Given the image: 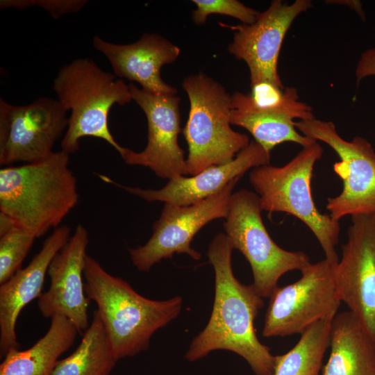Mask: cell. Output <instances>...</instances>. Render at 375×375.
I'll return each instance as SVG.
<instances>
[{
    "label": "cell",
    "instance_id": "obj_1",
    "mask_svg": "<svg viewBox=\"0 0 375 375\" xmlns=\"http://www.w3.org/2000/svg\"><path fill=\"white\" fill-rule=\"evenodd\" d=\"M233 248L226 234L209 244L207 256L215 271V298L210 319L192 340L185 357L195 361L212 351H233L243 358L256 375L274 374V356L256 336L254 321L264 302L252 284L234 276Z\"/></svg>",
    "mask_w": 375,
    "mask_h": 375
},
{
    "label": "cell",
    "instance_id": "obj_2",
    "mask_svg": "<svg viewBox=\"0 0 375 375\" xmlns=\"http://www.w3.org/2000/svg\"><path fill=\"white\" fill-rule=\"evenodd\" d=\"M62 150L46 159L0 169V211L35 238L59 226L76 206V176Z\"/></svg>",
    "mask_w": 375,
    "mask_h": 375
},
{
    "label": "cell",
    "instance_id": "obj_3",
    "mask_svg": "<svg viewBox=\"0 0 375 375\" xmlns=\"http://www.w3.org/2000/svg\"><path fill=\"white\" fill-rule=\"evenodd\" d=\"M85 292L93 301L117 360L148 349L151 336L180 314L183 299L146 298L123 278L108 273L95 259L86 256Z\"/></svg>",
    "mask_w": 375,
    "mask_h": 375
},
{
    "label": "cell",
    "instance_id": "obj_4",
    "mask_svg": "<svg viewBox=\"0 0 375 375\" xmlns=\"http://www.w3.org/2000/svg\"><path fill=\"white\" fill-rule=\"evenodd\" d=\"M115 77L88 58L75 59L59 70L53 89L58 101L71 111L61 150L74 153L79 149L81 139L93 137L122 152L124 147L110 131L108 116L113 105L128 103L132 97L129 85Z\"/></svg>",
    "mask_w": 375,
    "mask_h": 375
},
{
    "label": "cell",
    "instance_id": "obj_5",
    "mask_svg": "<svg viewBox=\"0 0 375 375\" xmlns=\"http://www.w3.org/2000/svg\"><path fill=\"white\" fill-rule=\"evenodd\" d=\"M322 155V147L315 141L282 167L266 165L251 169L249 181L262 210L285 212L301 220L318 240L326 259L336 265L339 260L335 251L340 232L339 221L321 213L312 195L313 168Z\"/></svg>",
    "mask_w": 375,
    "mask_h": 375
},
{
    "label": "cell",
    "instance_id": "obj_6",
    "mask_svg": "<svg viewBox=\"0 0 375 375\" xmlns=\"http://www.w3.org/2000/svg\"><path fill=\"white\" fill-rule=\"evenodd\" d=\"M182 86L190 100L183 135L188 146L189 174L230 162L250 143L231 126V95L204 73L185 77Z\"/></svg>",
    "mask_w": 375,
    "mask_h": 375
},
{
    "label": "cell",
    "instance_id": "obj_7",
    "mask_svg": "<svg viewBox=\"0 0 375 375\" xmlns=\"http://www.w3.org/2000/svg\"><path fill=\"white\" fill-rule=\"evenodd\" d=\"M256 193L240 189L230 197L224 228L233 249L245 257L251 267L257 293L269 298L285 274L300 272L310 262L303 251H290L280 247L267 231Z\"/></svg>",
    "mask_w": 375,
    "mask_h": 375
},
{
    "label": "cell",
    "instance_id": "obj_8",
    "mask_svg": "<svg viewBox=\"0 0 375 375\" xmlns=\"http://www.w3.org/2000/svg\"><path fill=\"white\" fill-rule=\"evenodd\" d=\"M334 265L326 258L310 262L296 282L277 287L269 297L262 335L285 337L302 334L323 319H333L341 303Z\"/></svg>",
    "mask_w": 375,
    "mask_h": 375
},
{
    "label": "cell",
    "instance_id": "obj_9",
    "mask_svg": "<svg viewBox=\"0 0 375 375\" xmlns=\"http://www.w3.org/2000/svg\"><path fill=\"white\" fill-rule=\"evenodd\" d=\"M303 135L328 145L340 160L333 165L335 173L342 179L341 192L327 199L330 216L339 221L350 215L375 217V151L372 144L362 136L343 139L331 121L318 119L295 122Z\"/></svg>",
    "mask_w": 375,
    "mask_h": 375
},
{
    "label": "cell",
    "instance_id": "obj_10",
    "mask_svg": "<svg viewBox=\"0 0 375 375\" xmlns=\"http://www.w3.org/2000/svg\"><path fill=\"white\" fill-rule=\"evenodd\" d=\"M67 112L58 100L49 97L23 106L12 105L1 98V165L35 162L50 156L67 130Z\"/></svg>",
    "mask_w": 375,
    "mask_h": 375
},
{
    "label": "cell",
    "instance_id": "obj_11",
    "mask_svg": "<svg viewBox=\"0 0 375 375\" xmlns=\"http://www.w3.org/2000/svg\"><path fill=\"white\" fill-rule=\"evenodd\" d=\"M240 178L194 204L165 203L159 219L153 224L149 240L144 245L129 249L133 265L140 272H149L155 264L172 258L176 253H186L199 260L201 253L190 246L193 238L211 221L226 218L232 191Z\"/></svg>",
    "mask_w": 375,
    "mask_h": 375
},
{
    "label": "cell",
    "instance_id": "obj_12",
    "mask_svg": "<svg viewBox=\"0 0 375 375\" xmlns=\"http://www.w3.org/2000/svg\"><path fill=\"white\" fill-rule=\"evenodd\" d=\"M312 6L310 0H296L291 3L274 0L265 11L258 13L252 24L231 26L219 23L233 31V39L228 50L247 64L251 87L260 82L285 87L278 72L284 38L296 18Z\"/></svg>",
    "mask_w": 375,
    "mask_h": 375
},
{
    "label": "cell",
    "instance_id": "obj_13",
    "mask_svg": "<svg viewBox=\"0 0 375 375\" xmlns=\"http://www.w3.org/2000/svg\"><path fill=\"white\" fill-rule=\"evenodd\" d=\"M133 100L144 112L148 126L147 144L140 152L124 147L119 154L130 165L149 168L169 180L189 174L184 151L178 142L181 132L180 98L176 94L153 93L129 85Z\"/></svg>",
    "mask_w": 375,
    "mask_h": 375
},
{
    "label": "cell",
    "instance_id": "obj_14",
    "mask_svg": "<svg viewBox=\"0 0 375 375\" xmlns=\"http://www.w3.org/2000/svg\"><path fill=\"white\" fill-rule=\"evenodd\" d=\"M333 272L341 302L375 341V217L351 216Z\"/></svg>",
    "mask_w": 375,
    "mask_h": 375
},
{
    "label": "cell",
    "instance_id": "obj_15",
    "mask_svg": "<svg viewBox=\"0 0 375 375\" xmlns=\"http://www.w3.org/2000/svg\"><path fill=\"white\" fill-rule=\"evenodd\" d=\"M89 236L78 224L66 244L51 260L47 274L50 286L38 298V306L45 318H67L83 335L89 327L90 300L85 292L84 266Z\"/></svg>",
    "mask_w": 375,
    "mask_h": 375
},
{
    "label": "cell",
    "instance_id": "obj_16",
    "mask_svg": "<svg viewBox=\"0 0 375 375\" xmlns=\"http://www.w3.org/2000/svg\"><path fill=\"white\" fill-rule=\"evenodd\" d=\"M269 162L270 152L252 140L230 162L210 166L190 177L181 176L170 179L159 190L123 186L108 176L100 175L99 177L103 181L120 187L147 201L189 206L217 193L250 169L269 165Z\"/></svg>",
    "mask_w": 375,
    "mask_h": 375
},
{
    "label": "cell",
    "instance_id": "obj_17",
    "mask_svg": "<svg viewBox=\"0 0 375 375\" xmlns=\"http://www.w3.org/2000/svg\"><path fill=\"white\" fill-rule=\"evenodd\" d=\"M93 46L106 56L116 76L137 82L142 89L153 93H177L162 79L160 69L176 61L181 49L163 36L144 33L137 42L117 44L96 35Z\"/></svg>",
    "mask_w": 375,
    "mask_h": 375
},
{
    "label": "cell",
    "instance_id": "obj_18",
    "mask_svg": "<svg viewBox=\"0 0 375 375\" xmlns=\"http://www.w3.org/2000/svg\"><path fill=\"white\" fill-rule=\"evenodd\" d=\"M71 229L59 226L44 240L40 251L24 269L0 286V355L19 349L15 326L22 310L41 295L49 265L70 238Z\"/></svg>",
    "mask_w": 375,
    "mask_h": 375
},
{
    "label": "cell",
    "instance_id": "obj_19",
    "mask_svg": "<svg viewBox=\"0 0 375 375\" xmlns=\"http://www.w3.org/2000/svg\"><path fill=\"white\" fill-rule=\"evenodd\" d=\"M329 346L322 375H375V341L349 310L332 320Z\"/></svg>",
    "mask_w": 375,
    "mask_h": 375
},
{
    "label": "cell",
    "instance_id": "obj_20",
    "mask_svg": "<svg viewBox=\"0 0 375 375\" xmlns=\"http://www.w3.org/2000/svg\"><path fill=\"white\" fill-rule=\"evenodd\" d=\"M78 331L66 317L51 319L49 330L24 351L10 349L0 365V375H51L58 358L74 344Z\"/></svg>",
    "mask_w": 375,
    "mask_h": 375
},
{
    "label": "cell",
    "instance_id": "obj_21",
    "mask_svg": "<svg viewBox=\"0 0 375 375\" xmlns=\"http://www.w3.org/2000/svg\"><path fill=\"white\" fill-rule=\"evenodd\" d=\"M231 124L248 131L254 141L268 152L285 142H294L305 147L315 141L301 134L294 120L254 108L247 100L245 94L240 92L231 95Z\"/></svg>",
    "mask_w": 375,
    "mask_h": 375
},
{
    "label": "cell",
    "instance_id": "obj_22",
    "mask_svg": "<svg viewBox=\"0 0 375 375\" xmlns=\"http://www.w3.org/2000/svg\"><path fill=\"white\" fill-rule=\"evenodd\" d=\"M76 350L58 360L51 375H109L118 360L97 310Z\"/></svg>",
    "mask_w": 375,
    "mask_h": 375
},
{
    "label": "cell",
    "instance_id": "obj_23",
    "mask_svg": "<svg viewBox=\"0 0 375 375\" xmlns=\"http://www.w3.org/2000/svg\"><path fill=\"white\" fill-rule=\"evenodd\" d=\"M332 320L317 322L301 335L288 352L274 356V375H322L323 358L330 345Z\"/></svg>",
    "mask_w": 375,
    "mask_h": 375
},
{
    "label": "cell",
    "instance_id": "obj_24",
    "mask_svg": "<svg viewBox=\"0 0 375 375\" xmlns=\"http://www.w3.org/2000/svg\"><path fill=\"white\" fill-rule=\"evenodd\" d=\"M246 99L254 108L285 117L308 120L315 118L312 108L299 99L297 90L292 86L278 88L269 82H260L251 87Z\"/></svg>",
    "mask_w": 375,
    "mask_h": 375
},
{
    "label": "cell",
    "instance_id": "obj_25",
    "mask_svg": "<svg viewBox=\"0 0 375 375\" xmlns=\"http://www.w3.org/2000/svg\"><path fill=\"white\" fill-rule=\"evenodd\" d=\"M35 238L33 234L18 226L0 235V285L22 269Z\"/></svg>",
    "mask_w": 375,
    "mask_h": 375
},
{
    "label": "cell",
    "instance_id": "obj_26",
    "mask_svg": "<svg viewBox=\"0 0 375 375\" xmlns=\"http://www.w3.org/2000/svg\"><path fill=\"white\" fill-rule=\"evenodd\" d=\"M197 9L192 12V20L197 25L206 22L213 14L224 15L236 18L242 24L253 23L258 12L237 0H193Z\"/></svg>",
    "mask_w": 375,
    "mask_h": 375
},
{
    "label": "cell",
    "instance_id": "obj_27",
    "mask_svg": "<svg viewBox=\"0 0 375 375\" xmlns=\"http://www.w3.org/2000/svg\"><path fill=\"white\" fill-rule=\"evenodd\" d=\"M87 3L85 0H1L0 8L25 9L38 6L48 11L54 18L80 10Z\"/></svg>",
    "mask_w": 375,
    "mask_h": 375
},
{
    "label": "cell",
    "instance_id": "obj_28",
    "mask_svg": "<svg viewBox=\"0 0 375 375\" xmlns=\"http://www.w3.org/2000/svg\"><path fill=\"white\" fill-rule=\"evenodd\" d=\"M355 76L357 85L366 78L375 76V47L361 53L355 69Z\"/></svg>",
    "mask_w": 375,
    "mask_h": 375
},
{
    "label": "cell",
    "instance_id": "obj_29",
    "mask_svg": "<svg viewBox=\"0 0 375 375\" xmlns=\"http://www.w3.org/2000/svg\"><path fill=\"white\" fill-rule=\"evenodd\" d=\"M327 4H337L346 6L353 10L359 17L365 21L366 15L362 8V3L358 0H328L325 1Z\"/></svg>",
    "mask_w": 375,
    "mask_h": 375
},
{
    "label": "cell",
    "instance_id": "obj_30",
    "mask_svg": "<svg viewBox=\"0 0 375 375\" xmlns=\"http://www.w3.org/2000/svg\"><path fill=\"white\" fill-rule=\"evenodd\" d=\"M15 226H17L9 217L0 212V235L10 231Z\"/></svg>",
    "mask_w": 375,
    "mask_h": 375
}]
</instances>
